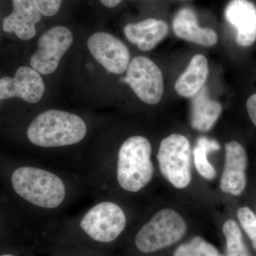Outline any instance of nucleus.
Returning <instances> with one entry per match:
<instances>
[{"label":"nucleus","instance_id":"nucleus-4","mask_svg":"<svg viewBox=\"0 0 256 256\" xmlns=\"http://www.w3.org/2000/svg\"><path fill=\"white\" fill-rule=\"evenodd\" d=\"M152 153L151 143L144 136H130L120 144L114 159L112 176L120 190L136 194L148 186L154 172Z\"/></svg>","mask_w":256,"mask_h":256},{"label":"nucleus","instance_id":"nucleus-12","mask_svg":"<svg viewBox=\"0 0 256 256\" xmlns=\"http://www.w3.org/2000/svg\"><path fill=\"white\" fill-rule=\"evenodd\" d=\"M226 20L236 30L239 46H252L256 41V6L249 0H232L225 10Z\"/></svg>","mask_w":256,"mask_h":256},{"label":"nucleus","instance_id":"nucleus-15","mask_svg":"<svg viewBox=\"0 0 256 256\" xmlns=\"http://www.w3.org/2000/svg\"><path fill=\"white\" fill-rule=\"evenodd\" d=\"M168 31V24L154 18L128 24L124 28V36L128 41L137 45L138 48L143 52L152 50L166 36Z\"/></svg>","mask_w":256,"mask_h":256},{"label":"nucleus","instance_id":"nucleus-2","mask_svg":"<svg viewBox=\"0 0 256 256\" xmlns=\"http://www.w3.org/2000/svg\"><path fill=\"white\" fill-rule=\"evenodd\" d=\"M126 210L118 202L101 197L87 210L62 220L52 232L54 246L86 248L99 252L117 240L128 226Z\"/></svg>","mask_w":256,"mask_h":256},{"label":"nucleus","instance_id":"nucleus-5","mask_svg":"<svg viewBox=\"0 0 256 256\" xmlns=\"http://www.w3.org/2000/svg\"><path fill=\"white\" fill-rule=\"evenodd\" d=\"M186 230V222L178 212L172 208H163L139 228L134 236V246L142 254L156 252L181 240Z\"/></svg>","mask_w":256,"mask_h":256},{"label":"nucleus","instance_id":"nucleus-9","mask_svg":"<svg viewBox=\"0 0 256 256\" xmlns=\"http://www.w3.org/2000/svg\"><path fill=\"white\" fill-rule=\"evenodd\" d=\"M87 45L92 56L108 72L119 75L127 70L129 50L117 37L106 32H96L88 38Z\"/></svg>","mask_w":256,"mask_h":256},{"label":"nucleus","instance_id":"nucleus-23","mask_svg":"<svg viewBox=\"0 0 256 256\" xmlns=\"http://www.w3.org/2000/svg\"><path fill=\"white\" fill-rule=\"evenodd\" d=\"M42 14L52 16L60 11L62 0H33Z\"/></svg>","mask_w":256,"mask_h":256},{"label":"nucleus","instance_id":"nucleus-17","mask_svg":"<svg viewBox=\"0 0 256 256\" xmlns=\"http://www.w3.org/2000/svg\"><path fill=\"white\" fill-rule=\"evenodd\" d=\"M192 99V127L200 132L210 131L220 118L223 110L222 105L210 98L206 87Z\"/></svg>","mask_w":256,"mask_h":256},{"label":"nucleus","instance_id":"nucleus-13","mask_svg":"<svg viewBox=\"0 0 256 256\" xmlns=\"http://www.w3.org/2000/svg\"><path fill=\"white\" fill-rule=\"evenodd\" d=\"M13 12L3 21L5 32H14L20 40L26 41L36 35V24L42 13L33 0H12Z\"/></svg>","mask_w":256,"mask_h":256},{"label":"nucleus","instance_id":"nucleus-27","mask_svg":"<svg viewBox=\"0 0 256 256\" xmlns=\"http://www.w3.org/2000/svg\"></svg>","mask_w":256,"mask_h":256},{"label":"nucleus","instance_id":"nucleus-1","mask_svg":"<svg viewBox=\"0 0 256 256\" xmlns=\"http://www.w3.org/2000/svg\"><path fill=\"white\" fill-rule=\"evenodd\" d=\"M12 188L20 198L33 208L38 220L56 218L78 196L82 176L38 162V164L18 166L10 176Z\"/></svg>","mask_w":256,"mask_h":256},{"label":"nucleus","instance_id":"nucleus-21","mask_svg":"<svg viewBox=\"0 0 256 256\" xmlns=\"http://www.w3.org/2000/svg\"><path fill=\"white\" fill-rule=\"evenodd\" d=\"M237 218L256 250V214L249 207L242 206L237 210Z\"/></svg>","mask_w":256,"mask_h":256},{"label":"nucleus","instance_id":"nucleus-7","mask_svg":"<svg viewBox=\"0 0 256 256\" xmlns=\"http://www.w3.org/2000/svg\"><path fill=\"white\" fill-rule=\"evenodd\" d=\"M126 70V76L121 82L128 84L142 102L159 104L164 94V78L159 66L146 56H137L130 62Z\"/></svg>","mask_w":256,"mask_h":256},{"label":"nucleus","instance_id":"nucleus-22","mask_svg":"<svg viewBox=\"0 0 256 256\" xmlns=\"http://www.w3.org/2000/svg\"><path fill=\"white\" fill-rule=\"evenodd\" d=\"M50 256H99L100 252L76 246H53Z\"/></svg>","mask_w":256,"mask_h":256},{"label":"nucleus","instance_id":"nucleus-16","mask_svg":"<svg viewBox=\"0 0 256 256\" xmlns=\"http://www.w3.org/2000/svg\"><path fill=\"white\" fill-rule=\"evenodd\" d=\"M208 72L206 57L202 54L194 56L188 68L175 82V90L181 97L192 98L204 87Z\"/></svg>","mask_w":256,"mask_h":256},{"label":"nucleus","instance_id":"nucleus-24","mask_svg":"<svg viewBox=\"0 0 256 256\" xmlns=\"http://www.w3.org/2000/svg\"><path fill=\"white\" fill-rule=\"evenodd\" d=\"M246 109L250 120L256 127V92L250 96L248 99Z\"/></svg>","mask_w":256,"mask_h":256},{"label":"nucleus","instance_id":"nucleus-3","mask_svg":"<svg viewBox=\"0 0 256 256\" xmlns=\"http://www.w3.org/2000/svg\"><path fill=\"white\" fill-rule=\"evenodd\" d=\"M87 124L78 114L60 110H48L34 118L26 130V137L40 149L70 148L82 142Z\"/></svg>","mask_w":256,"mask_h":256},{"label":"nucleus","instance_id":"nucleus-20","mask_svg":"<svg viewBox=\"0 0 256 256\" xmlns=\"http://www.w3.org/2000/svg\"><path fill=\"white\" fill-rule=\"evenodd\" d=\"M218 250L202 237H194L190 242L180 246L174 256H218Z\"/></svg>","mask_w":256,"mask_h":256},{"label":"nucleus","instance_id":"nucleus-10","mask_svg":"<svg viewBox=\"0 0 256 256\" xmlns=\"http://www.w3.org/2000/svg\"><path fill=\"white\" fill-rule=\"evenodd\" d=\"M45 86L40 73L28 66L20 67L14 76L0 79V99L20 98L30 104H36L44 94Z\"/></svg>","mask_w":256,"mask_h":256},{"label":"nucleus","instance_id":"nucleus-6","mask_svg":"<svg viewBox=\"0 0 256 256\" xmlns=\"http://www.w3.org/2000/svg\"><path fill=\"white\" fill-rule=\"evenodd\" d=\"M161 174L178 190L190 186L192 182V146L188 138L178 133L170 134L160 142L158 154Z\"/></svg>","mask_w":256,"mask_h":256},{"label":"nucleus","instance_id":"nucleus-26","mask_svg":"<svg viewBox=\"0 0 256 256\" xmlns=\"http://www.w3.org/2000/svg\"><path fill=\"white\" fill-rule=\"evenodd\" d=\"M0 256H15L14 255H12V254H3V255H0Z\"/></svg>","mask_w":256,"mask_h":256},{"label":"nucleus","instance_id":"nucleus-14","mask_svg":"<svg viewBox=\"0 0 256 256\" xmlns=\"http://www.w3.org/2000/svg\"><path fill=\"white\" fill-rule=\"evenodd\" d=\"M172 28L178 38L200 46H213L218 42L214 30L198 26L196 13L191 8L178 10L173 20Z\"/></svg>","mask_w":256,"mask_h":256},{"label":"nucleus","instance_id":"nucleus-25","mask_svg":"<svg viewBox=\"0 0 256 256\" xmlns=\"http://www.w3.org/2000/svg\"><path fill=\"white\" fill-rule=\"evenodd\" d=\"M100 1L104 6L109 8H114L118 6L122 2V0H100Z\"/></svg>","mask_w":256,"mask_h":256},{"label":"nucleus","instance_id":"nucleus-18","mask_svg":"<svg viewBox=\"0 0 256 256\" xmlns=\"http://www.w3.org/2000/svg\"><path fill=\"white\" fill-rule=\"evenodd\" d=\"M220 146L218 141L206 137L198 138L193 151L194 162L198 174L206 180H213L216 172L208 161V156L212 152L218 151Z\"/></svg>","mask_w":256,"mask_h":256},{"label":"nucleus","instance_id":"nucleus-19","mask_svg":"<svg viewBox=\"0 0 256 256\" xmlns=\"http://www.w3.org/2000/svg\"><path fill=\"white\" fill-rule=\"evenodd\" d=\"M226 242L228 256H250L245 244L242 230L236 220H226L222 228Z\"/></svg>","mask_w":256,"mask_h":256},{"label":"nucleus","instance_id":"nucleus-11","mask_svg":"<svg viewBox=\"0 0 256 256\" xmlns=\"http://www.w3.org/2000/svg\"><path fill=\"white\" fill-rule=\"evenodd\" d=\"M248 156L245 148L236 141L225 144V163L220 181L224 193L240 196L247 185Z\"/></svg>","mask_w":256,"mask_h":256},{"label":"nucleus","instance_id":"nucleus-8","mask_svg":"<svg viewBox=\"0 0 256 256\" xmlns=\"http://www.w3.org/2000/svg\"><path fill=\"white\" fill-rule=\"evenodd\" d=\"M73 41L72 32L65 26H55L44 32L38 38V48L30 60L32 68L44 75L53 73Z\"/></svg>","mask_w":256,"mask_h":256}]
</instances>
